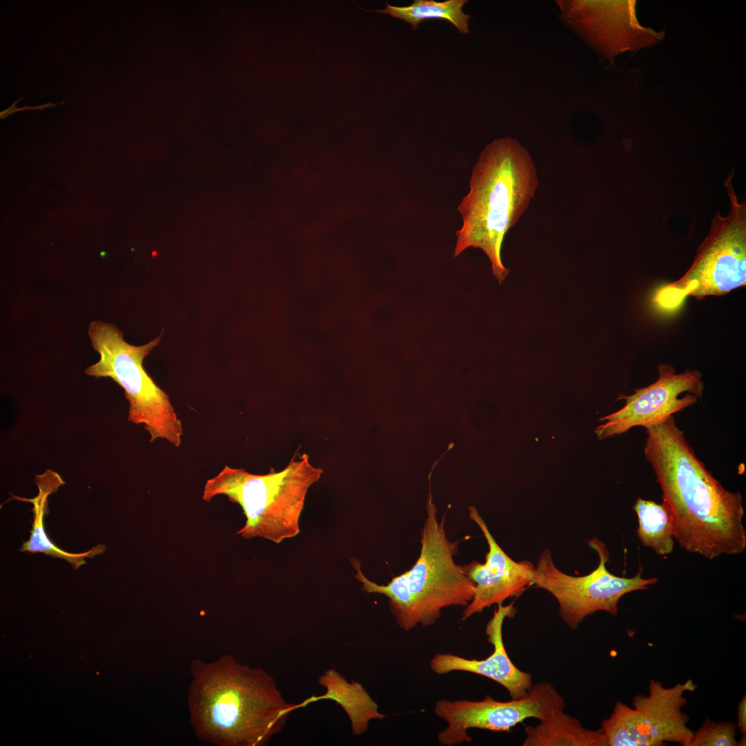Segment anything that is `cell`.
I'll return each instance as SVG.
<instances>
[{
    "label": "cell",
    "mask_w": 746,
    "mask_h": 746,
    "mask_svg": "<svg viewBox=\"0 0 746 746\" xmlns=\"http://www.w3.org/2000/svg\"><path fill=\"white\" fill-rule=\"evenodd\" d=\"M644 428V454L656 476L680 546L708 560L744 553L741 494L725 489L706 468L673 415Z\"/></svg>",
    "instance_id": "1"
},
{
    "label": "cell",
    "mask_w": 746,
    "mask_h": 746,
    "mask_svg": "<svg viewBox=\"0 0 746 746\" xmlns=\"http://www.w3.org/2000/svg\"><path fill=\"white\" fill-rule=\"evenodd\" d=\"M188 691L191 725L197 738L220 746H264L298 709L283 698L274 678L260 668L222 655L194 660Z\"/></svg>",
    "instance_id": "2"
},
{
    "label": "cell",
    "mask_w": 746,
    "mask_h": 746,
    "mask_svg": "<svg viewBox=\"0 0 746 746\" xmlns=\"http://www.w3.org/2000/svg\"><path fill=\"white\" fill-rule=\"evenodd\" d=\"M538 186L529 153L515 139L495 140L473 167L470 191L457 209L463 223L457 231L454 257L469 247L481 249L501 283L509 274L502 262L504 236L527 209Z\"/></svg>",
    "instance_id": "3"
},
{
    "label": "cell",
    "mask_w": 746,
    "mask_h": 746,
    "mask_svg": "<svg viewBox=\"0 0 746 746\" xmlns=\"http://www.w3.org/2000/svg\"><path fill=\"white\" fill-rule=\"evenodd\" d=\"M426 509L420 554L410 570L393 577L385 585L379 584L363 574L358 560H351L356 572L355 577L362 584L361 589L386 596L396 623L405 631L418 625H433L444 608L466 607L475 591V583L466 576L462 566L455 562L458 543L448 539L445 517L439 521L430 488Z\"/></svg>",
    "instance_id": "4"
},
{
    "label": "cell",
    "mask_w": 746,
    "mask_h": 746,
    "mask_svg": "<svg viewBox=\"0 0 746 746\" xmlns=\"http://www.w3.org/2000/svg\"><path fill=\"white\" fill-rule=\"evenodd\" d=\"M295 454L283 470L265 475L225 466L204 485L202 499L219 495L238 504L246 518L237 532L244 539L261 537L279 544L300 532L299 519L307 491L323 471L306 454Z\"/></svg>",
    "instance_id": "5"
},
{
    "label": "cell",
    "mask_w": 746,
    "mask_h": 746,
    "mask_svg": "<svg viewBox=\"0 0 746 746\" xmlns=\"http://www.w3.org/2000/svg\"><path fill=\"white\" fill-rule=\"evenodd\" d=\"M88 334L100 358L86 368L85 374L111 378L124 389L129 404L128 421L142 424L151 442L162 439L179 447L183 434L181 421L169 396L143 367L144 358L159 344L162 334L145 345H132L115 325L96 320L90 323Z\"/></svg>",
    "instance_id": "6"
},
{
    "label": "cell",
    "mask_w": 746,
    "mask_h": 746,
    "mask_svg": "<svg viewBox=\"0 0 746 746\" xmlns=\"http://www.w3.org/2000/svg\"><path fill=\"white\" fill-rule=\"evenodd\" d=\"M725 182L730 201L728 213H716L694 262L678 280L656 291L653 302L665 310L678 308L688 297L698 300L723 296L746 285V205L732 183Z\"/></svg>",
    "instance_id": "7"
},
{
    "label": "cell",
    "mask_w": 746,
    "mask_h": 746,
    "mask_svg": "<svg viewBox=\"0 0 746 746\" xmlns=\"http://www.w3.org/2000/svg\"><path fill=\"white\" fill-rule=\"evenodd\" d=\"M588 545L599 557L597 568L589 574L573 576L563 573L555 566L548 549L540 555L535 566L533 585L546 590L556 599L563 622L572 630L596 611L617 615L622 596L647 589L658 581L656 577L643 578L641 567L632 577L612 574L606 568L609 553L605 544L593 537Z\"/></svg>",
    "instance_id": "8"
},
{
    "label": "cell",
    "mask_w": 746,
    "mask_h": 746,
    "mask_svg": "<svg viewBox=\"0 0 746 746\" xmlns=\"http://www.w3.org/2000/svg\"><path fill=\"white\" fill-rule=\"evenodd\" d=\"M565 707L564 698L546 682L533 685L524 696L509 701H498L489 695L481 700L440 699L434 711L447 727L438 733L437 738L443 746L470 743V729L510 732L527 718L542 721L564 711Z\"/></svg>",
    "instance_id": "9"
},
{
    "label": "cell",
    "mask_w": 746,
    "mask_h": 746,
    "mask_svg": "<svg viewBox=\"0 0 746 746\" xmlns=\"http://www.w3.org/2000/svg\"><path fill=\"white\" fill-rule=\"evenodd\" d=\"M657 370L658 378L654 383L635 390L632 394H621L618 399L624 400V405L600 419L604 423L595 430L599 440L661 421L694 405L702 396L704 383L700 371L689 369L677 374L669 364H660Z\"/></svg>",
    "instance_id": "10"
},
{
    "label": "cell",
    "mask_w": 746,
    "mask_h": 746,
    "mask_svg": "<svg viewBox=\"0 0 746 746\" xmlns=\"http://www.w3.org/2000/svg\"><path fill=\"white\" fill-rule=\"evenodd\" d=\"M566 22L605 58L636 50L663 37L642 27L635 1H556Z\"/></svg>",
    "instance_id": "11"
},
{
    "label": "cell",
    "mask_w": 746,
    "mask_h": 746,
    "mask_svg": "<svg viewBox=\"0 0 746 746\" xmlns=\"http://www.w3.org/2000/svg\"><path fill=\"white\" fill-rule=\"evenodd\" d=\"M469 518L482 531L488 551L485 563L474 560L462 565L466 576L475 584L473 597L462 613V621L493 604H501L508 598L519 596L533 585L535 571L530 562H515L502 550L475 506L469 507Z\"/></svg>",
    "instance_id": "12"
},
{
    "label": "cell",
    "mask_w": 746,
    "mask_h": 746,
    "mask_svg": "<svg viewBox=\"0 0 746 746\" xmlns=\"http://www.w3.org/2000/svg\"><path fill=\"white\" fill-rule=\"evenodd\" d=\"M513 604L497 605L486 627V635L493 646L492 653L485 659H468L449 653H437L430 662V669L437 674L466 671L490 678L504 687L513 699L524 696L533 685L531 673L518 669L508 656L502 636L505 618L515 615Z\"/></svg>",
    "instance_id": "13"
},
{
    "label": "cell",
    "mask_w": 746,
    "mask_h": 746,
    "mask_svg": "<svg viewBox=\"0 0 746 746\" xmlns=\"http://www.w3.org/2000/svg\"><path fill=\"white\" fill-rule=\"evenodd\" d=\"M692 680L664 687L661 682L651 680L647 696L637 695L632 706L640 714L642 722L656 746L666 742L691 746L694 731L687 727L689 716L682 711L687 704L686 691H694Z\"/></svg>",
    "instance_id": "14"
},
{
    "label": "cell",
    "mask_w": 746,
    "mask_h": 746,
    "mask_svg": "<svg viewBox=\"0 0 746 746\" xmlns=\"http://www.w3.org/2000/svg\"><path fill=\"white\" fill-rule=\"evenodd\" d=\"M63 483L60 477L51 471L37 477L38 495L31 499H23L33 504L34 517L30 538L23 543L20 551L30 553H41L52 557H58L70 563L77 570L86 564L85 560L86 557L93 558L103 553L106 547L102 544H98L86 552L73 553L61 549L48 538L44 530V515L48 510V497L50 493L55 492Z\"/></svg>",
    "instance_id": "15"
},
{
    "label": "cell",
    "mask_w": 746,
    "mask_h": 746,
    "mask_svg": "<svg viewBox=\"0 0 746 746\" xmlns=\"http://www.w3.org/2000/svg\"><path fill=\"white\" fill-rule=\"evenodd\" d=\"M319 683L326 687L325 694L312 696L298 704V707L322 699L336 701L345 709L349 716L352 733H365L372 719H383L387 716L379 711L377 703L372 698L363 685L357 682L347 681L333 669L327 671L319 679Z\"/></svg>",
    "instance_id": "16"
},
{
    "label": "cell",
    "mask_w": 746,
    "mask_h": 746,
    "mask_svg": "<svg viewBox=\"0 0 746 746\" xmlns=\"http://www.w3.org/2000/svg\"><path fill=\"white\" fill-rule=\"evenodd\" d=\"M523 746H607L602 729L586 728L576 718L559 711L524 728Z\"/></svg>",
    "instance_id": "17"
},
{
    "label": "cell",
    "mask_w": 746,
    "mask_h": 746,
    "mask_svg": "<svg viewBox=\"0 0 746 746\" xmlns=\"http://www.w3.org/2000/svg\"><path fill=\"white\" fill-rule=\"evenodd\" d=\"M466 0H446L438 2L433 0H415L408 6H394L388 3L383 10L376 12L387 14L410 24L416 30L419 23L428 19H442L452 23L460 33L468 34L470 15L463 11Z\"/></svg>",
    "instance_id": "18"
},
{
    "label": "cell",
    "mask_w": 746,
    "mask_h": 746,
    "mask_svg": "<svg viewBox=\"0 0 746 746\" xmlns=\"http://www.w3.org/2000/svg\"><path fill=\"white\" fill-rule=\"evenodd\" d=\"M633 508L638 517L637 536L641 543L658 555L671 553L674 547L673 525L663 504L638 497Z\"/></svg>",
    "instance_id": "19"
},
{
    "label": "cell",
    "mask_w": 746,
    "mask_h": 746,
    "mask_svg": "<svg viewBox=\"0 0 746 746\" xmlns=\"http://www.w3.org/2000/svg\"><path fill=\"white\" fill-rule=\"evenodd\" d=\"M607 746H656L647 733L639 712L627 705L615 702L610 716L601 723Z\"/></svg>",
    "instance_id": "20"
},
{
    "label": "cell",
    "mask_w": 746,
    "mask_h": 746,
    "mask_svg": "<svg viewBox=\"0 0 746 746\" xmlns=\"http://www.w3.org/2000/svg\"><path fill=\"white\" fill-rule=\"evenodd\" d=\"M736 729L733 722H714L707 716L701 727L694 732L691 746H738Z\"/></svg>",
    "instance_id": "21"
},
{
    "label": "cell",
    "mask_w": 746,
    "mask_h": 746,
    "mask_svg": "<svg viewBox=\"0 0 746 746\" xmlns=\"http://www.w3.org/2000/svg\"><path fill=\"white\" fill-rule=\"evenodd\" d=\"M25 99V97L19 98L17 100L15 101L9 108L1 111V113H0V118L1 119H4L6 117H8V116H10V115H12V114H13V113H15L16 112H18V111H26V110H40V111H43V110H45L46 108H54L56 106L59 105V104H65L64 102H61L55 103V104L51 103V102H47L46 104H44L39 105V106H24L23 107H21V108H17L16 106L17 103L18 102L21 101V99Z\"/></svg>",
    "instance_id": "22"
},
{
    "label": "cell",
    "mask_w": 746,
    "mask_h": 746,
    "mask_svg": "<svg viewBox=\"0 0 746 746\" xmlns=\"http://www.w3.org/2000/svg\"><path fill=\"white\" fill-rule=\"evenodd\" d=\"M738 725L740 733L746 734V695L745 694L738 707Z\"/></svg>",
    "instance_id": "23"
}]
</instances>
